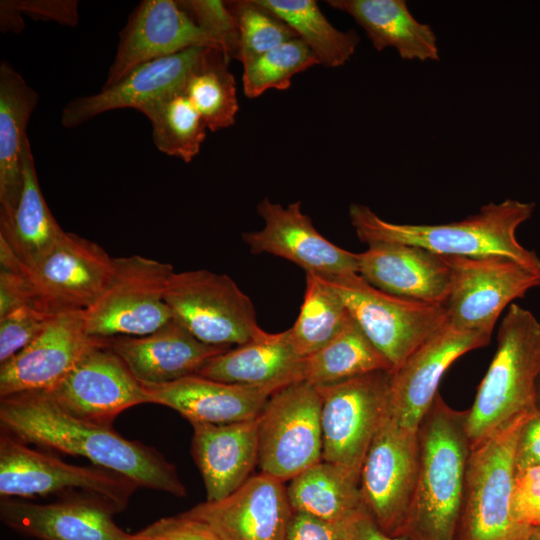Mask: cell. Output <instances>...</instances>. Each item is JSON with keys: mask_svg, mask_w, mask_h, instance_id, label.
Listing matches in <instances>:
<instances>
[{"mask_svg": "<svg viewBox=\"0 0 540 540\" xmlns=\"http://www.w3.org/2000/svg\"><path fill=\"white\" fill-rule=\"evenodd\" d=\"M205 50L193 47L135 67L116 84L68 102L61 112V124L74 128L104 112L136 109L158 96L183 89Z\"/></svg>", "mask_w": 540, "mask_h": 540, "instance_id": "cb8c5ba5", "label": "cell"}, {"mask_svg": "<svg viewBox=\"0 0 540 540\" xmlns=\"http://www.w3.org/2000/svg\"><path fill=\"white\" fill-rule=\"evenodd\" d=\"M257 213L264 220L263 228L242 234L252 254L278 256L305 273L323 277L358 274L357 253L338 247L320 234L303 213L301 201L283 207L265 197L258 203Z\"/></svg>", "mask_w": 540, "mask_h": 540, "instance_id": "2e32d148", "label": "cell"}, {"mask_svg": "<svg viewBox=\"0 0 540 540\" xmlns=\"http://www.w3.org/2000/svg\"><path fill=\"white\" fill-rule=\"evenodd\" d=\"M193 47L221 50L178 1L143 0L120 32L116 54L102 88L116 84L145 62Z\"/></svg>", "mask_w": 540, "mask_h": 540, "instance_id": "ac0fdd59", "label": "cell"}, {"mask_svg": "<svg viewBox=\"0 0 540 540\" xmlns=\"http://www.w3.org/2000/svg\"><path fill=\"white\" fill-rule=\"evenodd\" d=\"M490 338L489 333L459 330L446 323L391 373L389 416L417 431L447 369L465 353L488 345Z\"/></svg>", "mask_w": 540, "mask_h": 540, "instance_id": "e0dca14e", "label": "cell"}, {"mask_svg": "<svg viewBox=\"0 0 540 540\" xmlns=\"http://www.w3.org/2000/svg\"><path fill=\"white\" fill-rule=\"evenodd\" d=\"M316 64V56L300 38L287 41L243 66L244 95L256 98L268 89L286 90L296 74Z\"/></svg>", "mask_w": 540, "mask_h": 540, "instance_id": "8d00e7d4", "label": "cell"}, {"mask_svg": "<svg viewBox=\"0 0 540 540\" xmlns=\"http://www.w3.org/2000/svg\"><path fill=\"white\" fill-rule=\"evenodd\" d=\"M129 540H219L203 522L178 514L163 517L136 533Z\"/></svg>", "mask_w": 540, "mask_h": 540, "instance_id": "b9f144b4", "label": "cell"}, {"mask_svg": "<svg viewBox=\"0 0 540 540\" xmlns=\"http://www.w3.org/2000/svg\"><path fill=\"white\" fill-rule=\"evenodd\" d=\"M149 403L177 411L193 423L226 424L257 418L275 390L212 380L198 374L143 384Z\"/></svg>", "mask_w": 540, "mask_h": 540, "instance_id": "d4e9b609", "label": "cell"}, {"mask_svg": "<svg viewBox=\"0 0 540 540\" xmlns=\"http://www.w3.org/2000/svg\"><path fill=\"white\" fill-rule=\"evenodd\" d=\"M418 467V430L400 426L388 413L363 460L359 488L363 508L391 536H403Z\"/></svg>", "mask_w": 540, "mask_h": 540, "instance_id": "7c38bea8", "label": "cell"}, {"mask_svg": "<svg viewBox=\"0 0 540 540\" xmlns=\"http://www.w3.org/2000/svg\"><path fill=\"white\" fill-rule=\"evenodd\" d=\"M105 340L142 384H163L198 374L210 359L230 349L201 342L174 319L148 335Z\"/></svg>", "mask_w": 540, "mask_h": 540, "instance_id": "603a6c76", "label": "cell"}, {"mask_svg": "<svg viewBox=\"0 0 540 540\" xmlns=\"http://www.w3.org/2000/svg\"><path fill=\"white\" fill-rule=\"evenodd\" d=\"M467 415L438 393L422 419L417 483L402 538L457 539L471 450Z\"/></svg>", "mask_w": 540, "mask_h": 540, "instance_id": "7a4b0ae2", "label": "cell"}, {"mask_svg": "<svg viewBox=\"0 0 540 540\" xmlns=\"http://www.w3.org/2000/svg\"><path fill=\"white\" fill-rule=\"evenodd\" d=\"M22 156V194L14 213L8 218H0V240L26 269H30L48 254L66 231L58 224L42 195L28 138Z\"/></svg>", "mask_w": 540, "mask_h": 540, "instance_id": "f546056e", "label": "cell"}, {"mask_svg": "<svg viewBox=\"0 0 540 540\" xmlns=\"http://www.w3.org/2000/svg\"><path fill=\"white\" fill-rule=\"evenodd\" d=\"M540 465V414L523 426L516 450V469Z\"/></svg>", "mask_w": 540, "mask_h": 540, "instance_id": "f6af8a7d", "label": "cell"}, {"mask_svg": "<svg viewBox=\"0 0 540 540\" xmlns=\"http://www.w3.org/2000/svg\"><path fill=\"white\" fill-rule=\"evenodd\" d=\"M116 510L104 500L87 495L64 497L52 503L1 498V521L38 540H129L130 533L113 519Z\"/></svg>", "mask_w": 540, "mask_h": 540, "instance_id": "44dd1931", "label": "cell"}, {"mask_svg": "<svg viewBox=\"0 0 540 540\" xmlns=\"http://www.w3.org/2000/svg\"><path fill=\"white\" fill-rule=\"evenodd\" d=\"M535 203L506 199L488 203L476 214L447 224H398L380 218L370 207L352 203L349 218L357 237L367 245H414L442 256L513 259L540 271L536 252L524 248L516 229L533 214Z\"/></svg>", "mask_w": 540, "mask_h": 540, "instance_id": "3957f363", "label": "cell"}, {"mask_svg": "<svg viewBox=\"0 0 540 540\" xmlns=\"http://www.w3.org/2000/svg\"><path fill=\"white\" fill-rule=\"evenodd\" d=\"M137 488L134 481L120 473L96 465L69 464L1 433V498H31L79 490L104 500L118 513L127 507Z\"/></svg>", "mask_w": 540, "mask_h": 540, "instance_id": "9c48e42d", "label": "cell"}, {"mask_svg": "<svg viewBox=\"0 0 540 540\" xmlns=\"http://www.w3.org/2000/svg\"><path fill=\"white\" fill-rule=\"evenodd\" d=\"M174 268L141 255L114 258L109 280L84 310L89 336L148 335L173 319L166 291Z\"/></svg>", "mask_w": 540, "mask_h": 540, "instance_id": "8992f818", "label": "cell"}, {"mask_svg": "<svg viewBox=\"0 0 540 540\" xmlns=\"http://www.w3.org/2000/svg\"><path fill=\"white\" fill-rule=\"evenodd\" d=\"M343 540H406L385 533L362 507L342 523Z\"/></svg>", "mask_w": 540, "mask_h": 540, "instance_id": "bcb514c9", "label": "cell"}, {"mask_svg": "<svg viewBox=\"0 0 540 540\" xmlns=\"http://www.w3.org/2000/svg\"><path fill=\"white\" fill-rule=\"evenodd\" d=\"M287 495L293 512L338 524L363 507L359 480L324 460L292 478Z\"/></svg>", "mask_w": 540, "mask_h": 540, "instance_id": "4dcf8cb0", "label": "cell"}, {"mask_svg": "<svg viewBox=\"0 0 540 540\" xmlns=\"http://www.w3.org/2000/svg\"><path fill=\"white\" fill-rule=\"evenodd\" d=\"M284 540H343L342 524L293 512Z\"/></svg>", "mask_w": 540, "mask_h": 540, "instance_id": "7bdbcfd3", "label": "cell"}, {"mask_svg": "<svg viewBox=\"0 0 540 540\" xmlns=\"http://www.w3.org/2000/svg\"><path fill=\"white\" fill-rule=\"evenodd\" d=\"M326 3L353 17L377 51L393 47L404 60H440L433 29L413 17L406 1L327 0Z\"/></svg>", "mask_w": 540, "mask_h": 540, "instance_id": "f1b7e54d", "label": "cell"}, {"mask_svg": "<svg viewBox=\"0 0 540 540\" xmlns=\"http://www.w3.org/2000/svg\"><path fill=\"white\" fill-rule=\"evenodd\" d=\"M12 3L20 14H29L33 18L52 20L72 27L78 22L77 1L28 0Z\"/></svg>", "mask_w": 540, "mask_h": 540, "instance_id": "ee69618b", "label": "cell"}, {"mask_svg": "<svg viewBox=\"0 0 540 540\" xmlns=\"http://www.w3.org/2000/svg\"><path fill=\"white\" fill-rule=\"evenodd\" d=\"M535 408L540 414V372L537 376L535 384Z\"/></svg>", "mask_w": 540, "mask_h": 540, "instance_id": "c3c4849f", "label": "cell"}, {"mask_svg": "<svg viewBox=\"0 0 540 540\" xmlns=\"http://www.w3.org/2000/svg\"><path fill=\"white\" fill-rule=\"evenodd\" d=\"M38 93L7 61L0 63V218L16 210L24 185L23 146Z\"/></svg>", "mask_w": 540, "mask_h": 540, "instance_id": "83f0119b", "label": "cell"}, {"mask_svg": "<svg viewBox=\"0 0 540 540\" xmlns=\"http://www.w3.org/2000/svg\"><path fill=\"white\" fill-rule=\"evenodd\" d=\"M166 302L173 319L209 345H243L266 333L251 299L226 274L207 269L174 272Z\"/></svg>", "mask_w": 540, "mask_h": 540, "instance_id": "52a82bcc", "label": "cell"}, {"mask_svg": "<svg viewBox=\"0 0 540 540\" xmlns=\"http://www.w3.org/2000/svg\"><path fill=\"white\" fill-rule=\"evenodd\" d=\"M358 274L391 295L431 304H445L450 268L444 256L400 243H375L357 253Z\"/></svg>", "mask_w": 540, "mask_h": 540, "instance_id": "7402d4cb", "label": "cell"}, {"mask_svg": "<svg viewBox=\"0 0 540 540\" xmlns=\"http://www.w3.org/2000/svg\"><path fill=\"white\" fill-rule=\"evenodd\" d=\"M113 262L97 243L66 232L33 268L23 266L32 304L52 314L87 309L106 286Z\"/></svg>", "mask_w": 540, "mask_h": 540, "instance_id": "5bb4252c", "label": "cell"}, {"mask_svg": "<svg viewBox=\"0 0 540 540\" xmlns=\"http://www.w3.org/2000/svg\"><path fill=\"white\" fill-rule=\"evenodd\" d=\"M284 483L260 472L227 497L182 514L205 523L219 540H284L293 514Z\"/></svg>", "mask_w": 540, "mask_h": 540, "instance_id": "d6986e66", "label": "cell"}, {"mask_svg": "<svg viewBox=\"0 0 540 540\" xmlns=\"http://www.w3.org/2000/svg\"><path fill=\"white\" fill-rule=\"evenodd\" d=\"M1 30L19 33L24 28L20 12L12 1H1Z\"/></svg>", "mask_w": 540, "mask_h": 540, "instance_id": "7dc6e473", "label": "cell"}, {"mask_svg": "<svg viewBox=\"0 0 540 540\" xmlns=\"http://www.w3.org/2000/svg\"><path fill=\"white\" fill-rule=\"evenodd\" d=\"M376 371L393 368L350 315L332 340L303 358L300 381L319 387Z\"/></svg>", "mask_w": 540, "mask_h": 540, "instance_id": "1f68e13d", "label": "cell"}, {"mask_svg": "<svg viewBox=\"0 0 540 540\" xmlns=\"http://www.w3.org/2000/svg\"><path fill=\"white\" fill-rule=\"evenodd\" d=\"M226 2L237 22L239 40L236 60L243 66L277 46L298 38L287 23L256 0Z\"/></svg>", "mask_w": 540, "mask_h": 540, "instance_id": "74e56055", "label": "cell"}, {"mask_svg": "<svg viewBox=\"0 0 540 540\" xmlns=\"http://www.w3.org/2000/svg\"><path fill=\"white\" fill-rule=\"evenodd\" d=\"M56 403L85 421L112 426L123 411L149 403L144 385L99 338L50 391Z\"/></svg>", "mask_w": 540, "mask_h": 540, "instance_id": "9a60e30c", "label": "cell"}, {"mask_svg": "<svg viewBox=\"0 0 540 540\" xmlns=\"http://www.w3.org/2000/svg\"><path fill=\"white\" fill-rule=\"evenodd\" d=\"M136 110L151 122L153 142L160 152L185 163L199 154L207 126L184 88L151 99Z\"/></svg>", "mask_w": 540, "mask_h": 540, "instance_id": "d6a6232c", "label": "cell"}, {"mask_svg": "<svg viewBox=\"0 0 540 540\" xmlns=\"http://www.w3.org/2000/svg\"><path fill=\"white\" fill-rule=\"evenodd\" d=\"M323 278L393 371L447 323L443 304L391 295L370 285L359 274Z\"/></svg>", "mask_w": 540, "mask_h": 540, "instance_id": "ba28073f", "label": "cell"}, {"mask_svg": "<svg viewBox=\"0 0 540 540\" xmlns=\"http://www.w3.org/2000/svg\"><path fill=\"white\" fill-rule=\"evenodd\" d=\"M0 424L2 432L26 444L85 457L93 465L128 477L138 487L186 496L175 466L155 448L121 436L112 426L69 414L47 390L0 398Z\"/></svg>", "mask_w": 540, "mask_h": 540, "instance_id": "6da1fadb", "label": "cell"}, {"mask_svg": "<svg viewBox=\"0 0 540 540\" xmlns=\"http://www.w3.org/2000/svg\"><path fill=\"white\" fill-rule=\"evenodd\" d=\"M54 315L26 304L0 317V364L34 341Z\"/></svg>", "mask_w": 540, "mask_h": 540, "instance_id": "ab89813d", "label": "cell"}, {"mask_svg": "<svg viewBox=\"0 0 540 540\" xmlns=\"http://www.w3.org/2000/svg\"><path fill=\"white\" fill-rule=\"evenodd\" d=\"M191 452L206 501L227 497L251 476L259 456L258 417L226 423H193Z\"/></svg>", "mask_w": 540, "mask_h": 540, "instance_id": "484cf974", "label": "cell"}, {"mask_svg": "<svg viewBox=\"0 0 540 540\" xmlns=\"http://www.w3.org/2000/svg\"><path fill=\"white\" fill-rule=\"evenodd\" d=\"M178 3L230 59H236L239 40L237 22L227 2L189 0Z\"/></svg>", "mask_w": 540, "mask_h": 540, "instance_id": "f35d334b", "label": "cell"}, {"mask_svg": "<svg viewBox=\"0 0 540 540\" xmlns=\"http://www.w3.org/2000/svg\"><path fill=\"white\" fill-rule=\"evenodd\" d=\"M540 372V322L512 303L498 330L497 348L467 415L471 446L517 419L538 412L535 384Z\"/></svg>", "mask_w": 540, "mask_h": 540, "instance_id": "277c9868", "label": "cell"}, {"mask_svg": "<svg viewBox=\"0 0 540 540\" xmlns=\"http://www.w3.org/2000/svg\"><path fill=\"white\" fill-rule=\"evenodd\" d=\"M523 416L471 446L456 540H523L530 528L512 511L516 450Z\"/></svg>", "mask_w": 540, "mask_h": 540, "instance_id": "5b68a950", "label": "cell"}, {"mask_svg": "<svg viewBox=\"0 0 540 540\" xmlns=\"http://www.w3.org/2000/svg\"><path fill=\"white\" fill-rule=\"evenodd\" d=\"M512 511L522 526L540 527V465L516 469Z\"/></svg>", "mask_w": 540, "mask_h": 540, "instance_id": "60d3db41", "label": "cell"}, {"mask_svg": "<svg viewBox=\"0 0 540 540\" xmlns=\"http://www.w3.org/2000/svg\"><path fill=\"white\" fill-rule=\"evenodd\" d=\"M444 258L450 268L447 323L459 330L492 334L502 311L540 286V271L510 258Z\"/></svg>", "mask_w": 540, "mask_h": 540, "instance_id": "4fadbf2b", "label": "cell"}, {"mask_svg": "<svg viewBox=\"0 0 540 540\" xmlns=\"http://www.w3.org/2000/svg\"><path fill=\"white\" fill-rule=\"evenodd\" d=\"M350 314L328 282L306 273V288L299 315L291 328V342L302 358L324 347L341 330Z\"/></svg>", "mask_w": 540, "mask_h": 540, "instance_id": "d590c367", "label": "cell"}, {"mask_svg": "<svg viewBox=\"0 0 540 540\" xmlns=\"http://www.w3.org/2000/svg\"><path fill=\"white\" fill-rule=\"evenodd\" d=\"M287 23L316 56L329 68L350 61L360 42L355 30L335 28L314 0H256Z\"/></svg>", "mask_w": 540, "mask_h": 540, "instance_id": "836d02e7", "label": "cell"}, {"mask_svg": "<svg viewBox=\"0 0 540 540\" xmlns=\"http://www.w3.org/2000/svg\"><path fill=\"white\" fill-rule=\"evenodd\" d=\"M523 540H540V527H531Z\"/></svg>", "mask_w": 540, "mask_h": 540, "instance_id": "681fc988", "label": "cell"}, {"mask_svg": "<svg viewBox=\"0 0 540 540\" xmlns=\"http://www.w3.org/2000/svg\"><path fill=\"white\" fill-rule=\"evenodd\" d=\"M391 373L376 371L316 386L322 397V460L342 467L358 480L373 437L389 413Z\"/></svg>", "mask_w": 540, "mask_h": 540, "instance_id": "8fae6325", "label": "cell"}, {"mask_svg": "<svg viewBox=\"0 0 540 540\" xmlns=\"http://www.w3.org/2000/svg\"><path fill=\"white\" fill-rule=\"evenodd\" d=\"M321 406L318 388L305 381L271 394L258 416L262 473L290 481L322 460Z\"/></svg>", "mask_w": 540, "mask_h": 540, "instance_id": "30bf717a", "label": "cell"}, {"mask_svg": "<svg viewBox=\"0 0 540 540\" xmlns=\"http://www.w3.org/2000/svg\"><path fill=\"white\" fill-rule=\"evenodd\" d=\"M98 339L86 331L84 310L57 313L34 341L0 365V398L50 391Z\"/></svg>", "mask_w": 540, "mask_h": 540, "instance_id": "ffe728a7", "label": "cell"}, {"mask_svg": "<svg viewBox=\"0 0 540 540\" xmlns=\"http://www.w3.org/2000/svg\"><path fill=\"white\" fill-rule=\"evenodd\" d=\"M230 60L222 50L206 48L184 87L212 132L234 125L239 110L235 78L228 68Z\"/></svg>", "mask_w": 540, "mask_h": 540, "instance_id": "e575fe53", "label": "cell"}, {"mask_svg": "<svg viewBox=\"0 0 540 540\" xmlns=\"http://www.w3.org/2000/svg\"><path fill=\"white\" fill-rule=\"evenodd\" d=\"M303 358L296 352L289 330L262 337L210 359L198 375L231 384L278 390L300 381Z\"/></svg>", "mask_w": 540, "mask_h": 540, "instance_id": "4316f807", "label": "cell"}]
</instances>
